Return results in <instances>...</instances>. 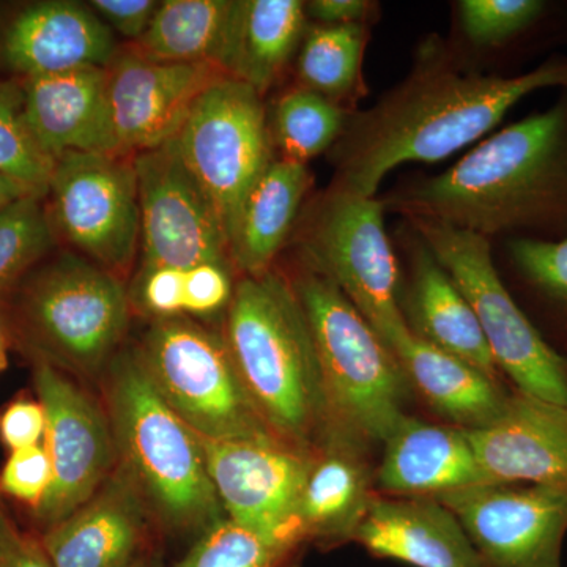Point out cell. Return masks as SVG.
Instances as JSON below:
<instances>
[{
    "label": "cell",
    "mask_w": 567,
    "mask_h": 567,
    "mask_svg": "<svg viewBox=\"0 0 567 567\" xmlns=\"http://www.w3.org/2000/svg\"><path fill=\"white\" fill-rule=\"evenodd\" d=\"M365 48L364 24L315 25L298 54L301 87L339 103L360 84Z\"/></svg>",
    "instance_id": "f546056e"
},
{
    "label": "cell",
    "mask_w": 567,
    "mask_h": 567,
    "mask_svg": "<svg viewBox=\"0 0 567 567\" xmlns=\"http://www.w3.org/2000/svg\"><path fill=\"white\" fill-rule=\"evenodd\" d=\"M215 63L147 61L128 51L107 66V95L122 156L174 141L199 96L219 78Z\"/></svg>",
    "instance_id": "2e32d148"
},
{
    "label": "cell",
    "mask_w": 567,
    "mask_h": 567,
    "mask_svg": "<svg viewBox=\"0 0 567 567\" xmlns=\"http://www.w3.org/2000/svg\"><path fill=\"white\" fill-rule=\"evenodd\" d=\"M312 177L303 163L275 158L246 196L229 240V260L245 276L270 271L292 233Z\"/></svg>",
    "instance_id": "4316f807"
},
{
    "label": "cell",
    "mask_w": 567,
    "mask_h": 567,
    "mask_svg": "<svg viewBox=\"0 0 567 567\" xmlns=\"http://www.w3.org/2000/svg\"><path fill=\"white\" fill-rule=\"evenodd\" d=\"M491 483L567 492V409L513 390L503 416L465 431Z\"/></svg>",
    "instance_id": "e0dca14e"
},
{
    "label": "cell",
    "mask_w": 567,
    "mask_h": 567,
    "mask_svg": "<svg viewBox=\"0 0 567 567\" xmlns=\"http://www.w3.org/2000/svg\"><path fill=\"white\" fill-rule=\"evenodd\" d=\"M543 0H462L458 14L465 35L480 47H499L544 20Z\"/></svg>",
    "instance_id": "e575fe53"
},
{
    "label": "cell",
    "mask_w": 567,
    "mask_h": 567,
    "mask_svg": "<svg viewBox=\"0 0 567 567\" xmlns=\"http://www.w3.org/2000/svg\"><path fill=\"white\" fill-rule=\"evenodd\" d=\"M234 290L229 264L205 262L185 268V315H215L229 306Z\"/></svg>",
    "instance_id": "8d00e7d4"
},
{
    "label": "cell",
    "mask_w": 567,
    "mask_h": 567,
    "mask_svg": "<svg viewBox=\"0 0 567 567\" xmlns=\"http://www.w3.org/2000/svg\"><path fill=\"white\" fill-rule=\"evenodd\" d=\"M47 432V415L40 401L11 402L0 415V439L3 445L13 451L40 445Z\"/></svg>",
    "instance_id": "f35d334b"
},
{
    "label": "cell",
    "mask_w": 567,
    "mask_h": 567,
    "mask_svg": "<svg viewBox=\"0 0 567 567\" xmlns=\"http://www.w3.org/2000/svg\"><path fill=\"white\" fill-rule=\"evenodd\" d=\"M137 353L164 401L200 439L275 435L249 398L224 336L186 317L158 319Z\"/></svg>",
    "instance_id": "ba28073f"
},
{
    "label": "cell",
    "mask_w": 567,
    "mask_h": 567,
    "mask_svg": "<svg viewBox=\"0 0 567 567\" xmlns=\"http://www.w3.org/2000/svg\"><path fill=\"white\" fill-rule=\"evenodd\" d=\"M315 336L327 427L385 442L401 417L409 382L398 358L330 279L306 271L292 284Z\"/></svg>",
    "instance_id": "5b68a950"
},
{
    "label": "cell",
    "mask_w": 567,
    "mask_h": 567,
    "mask_svg": "<svg viewBox=\"0 0 567 567\" xmlns=\"http://www.w3.org/2000/svg\"><path fill=\"white\" fill-rule=\"evenodd\" d=\"M54 166L25 122L21 85L0 82V174L48 196Z\"/></svg>",
    "instance_id": "4dcf8cb0"
},
{
    "label": "cell",
    "mask_w": 567,
    "mask_h": 567,
    "mask_svg": "<svg viewBox=\"0 0 567 567\" xmlns=\"http://www.w3.org/2000/svg\"><path fill=\"white\" fill-rule=\"evenodd\" d=\"M141 308L158 319L185 315V268H142L137 281Z\"/></svg>",
    "instance_id": "74e56055"
},
{
    "label": "cell",
    "mask_w": 567,
    "mask_h": 567,
    "mask_svg": "<svg viewBox=\"0 0 567 567\" xmlns=\"http://www.w3.org/2000/svg\"><path fill=\"white\" fill-rule=\"evenodd\" d=\"M174 142L229 244L246 196L275 159L262 95L245 82L219 78L194 104Z\"/></svg>",
    "instance_id": "9c48e42d"
},
{
    "label": "cell",
    "mask_w": 567,
    "mask_h": 567,
    "mask_svg": "<svg viewBox=\"0 0 567 567\" xmlns=\"http://www.w3.org/2000/svg\"><path fill=\"white\" fill-rule=\"evenodd\" d=\"M375 486L382 495L442 496L491 484L464 429L404 415L386 436Z\"/></svg>",
    "instance_id": "7402d4cb"
},
{
    "label": "cell",
    "mask_w": 567,
    "mask_h": 567,
    "mask_svg": "<svg viewBox=\"0 0 567 567\" xmlns=\"http://www.w3.org/2000/svg\"><path fill=\"white\" fill-rule=\"evenodd\" d=\"M410 221L472 305L496 368L514 390L567 409V357L548 344L499 278L488 238L427 219Z\"/></svg>",
    "instance_id": "8992f818"
},
{
    "label": "cell",
    "mask_w": 567,
    "mask_h": 567,
    "mask_svg": "<svg viewBox=\"0 0 567 567\" xmlns=\"http://www.w3.org/2000/svg\"><path fill=\"white\" fill-rule=\"evenodd\" d=\"M352 540L413 567H486L453 511L431 496L375 495Z\"/></svg>",
    "instance_id": "ffe728a7"
},
{
    "label": "cell",
    "mask_w": 567,
    "mask_h": 567,
    "mask_svg": "<svg viewBox=\"0 0 567 567\" xmlns=\"http://www.w3.org/2000/svg\"><path fill=\"white\" fill-rule=\"evenodd\" d=\"M47 415L44 446L52 480L37 517L48 528L87 503L117 468V450L106 410L74 385L58 365L40 360L33 371Z\"/></svg>",
    "instance_id": "7c38bea8"
},
{
    "label": "cell",
    "mask_w": 567,
    "mask_h": 567,
    "mask_svg": "<svg viewBox=\"0 0 567 567\" xmlns=\"http://www.w3.org/2000/svg\"><path fill=\"white\" fill-rule=\"evenodd\" d=\"M349 118L341 104L305 87L292 89L275 104L271 140L281 158L306 164L334 147Z\"/></svg>",
    "instance_id": "f1b7e54d"
},
{
    "label": "cell",
    "mask_w": 567,
    "mask_h": 567,
    "mask_svg": "<svg viewBox=\"0 0 567 567\" xmlns=\"http://www.w3.org/2000/svg\"><path fill=\"white\" fill-rule=\"evenodd\" d=\"M104 372L117 466L151 513L175 532L204 533L226 517L200 436L164 401L137 349L115 354Z\"/></svg>",
    "instance_id": "277c9868"
},
{
    "label": "cell",
    "mask_w": 567,
    "mask_h": 567,
    "mask_svg": "<svg viewBox=\"0 0 567 567\" xmlns=\"http://www.w3.org/2000/svg\"><path fill=\"white\" fill-rule=\"evenodd\" d=\"M41 197H22L0 210V293L9 290L54 241Z\"/></svg>",
    "instance_id": "836d02e7"
},
{
    "label": "cell",
    "mask_w": 567,
    "mask_h": 567,
    "mask_svg": "<svg viewBox=\"0 0 567 567\" xmlns=\"http://www.w3.org/2000/svg\"><path fill=\"white\" fill-rule=\"evenodd\" d=\"M567 91V58L517 76L461 71L425 58L375 106L349 118L333 147V188L375 197L395 167L439 163L486 136L525 96Z\"/></svg>",
    "instance_id": "6da1fadb"
},
{
    "label": "cell",
    "mask_w": 567,
    "mask_h": 567,
    "mask_svg": "<svg viewBox=\"0 0 567 567\" xmlns=\"http://www.w3.org/2000/svg\"><path fill=\"white\" fill-rule=\"evenodd\" d=\"M144 267L229 264V244L212 204L171 141L134 155Z\"/></svg>",
    "instance_id": "9a60e30c"
},
{
    "label": "cell",
    "mask_w": 567,
    "mask_h": 567,
    "mask_svg": "<svg viewBox=\"0 0 567 567\" xmlns=\"http://www.w3.org/2000/svg\"><path fill=\"white\" fill-rule=\"evenodd\" d=\"M52 215L63 237L117 275L132 267L141 240L140 189L133 159L65 153L50 183Z\"/></svg>",
    "instance_id": "8fae6325"
},
{
    "label": "cell",
    "mask_w": 567,
    "mask_h": 567,
    "mask_svg": "<svg viewBox=\"0 0 567 567\" xmlns=\"http://www.w3.org/2000/svg\"><path fill=\"white\" fill-rule=\"evenodd\" d=\"M7 357H6V342H3V336L0 333V369L6 365Z\"/></svg>",
    "instance_id": "f6af8a7d"
},
{
    "label": "cell",
    "mask_w": 567,
    "mask_h": 567,
    "mask_svg": "<svg viewBox=\"0 0 567 567\" xmlns=\"http://www.w3.org/2000/svg\"><path fill=\"white\" fill-rule=\"evenodd\" d=\"M371 2L364 0H312L305 3L306 17L319 25L364 24Z\"/></svg>",
    "instance_id": "b9f144b4"
},
{
    "label": "cell",
    "mask_w": 567,
    "mask_h": 567,
    "mask_svg": "<svg viewBox=\"0 0 567 567\" xmlns=\"http://www.w3.org/2000/svg\"><path fill=\"white\" fill-rule=\"evenodd\" d=\"M295 548L224 517L205 529L177 567H281Z\"/></svg>",
    "instance_id": "1f68e13d"
},
{
    "label": "cell",
    "mask_w": 567,
    "mask_h": 567,
    "mask_svg": "<svg viewBox=\"0 0 567 567\" xmlns=\"http://www.w3.org/2000/svg\"><path fill=\"white\" fill-rule=\"evenodd\" d=\"M50 454L44 443L13 451L0 473V491L39 507L51 486Z\"/></svg>",
    "instance_id": "d590c367"
},
{
    "label": "cell",
    "mask_w": 567,
    "mask_h": 567,
    "mask_svg": "<svg viewBox=\"0 0 567 567\" xmlns=\"http://www.w3.org/2000/svg\"><path fill=\"white\" fill-rule=\"evenodd\" d=\"M126 567H159L158 559L152 557V555L141 554L140 557L134 559L132 565Z\"/></svg>",
    "instance_id": "ee69618b"
},
{
    "label": "cell",
    "mask_w": 567,
    "mask_h": 567,
    "mask_svg": "<svg viewBox=\"0 0 567 567\" xmlns=\"http://www.w3.org/2000/svg\"><path fill=\"white\" fill-rule=\"evenodd\" d=\"M365 447L368 443L357 436L324 429L298 503V528L305 540L339 544L353 539L377 495Z\"/></svg>",
    "instance_id": "603a6c76"
},
{
    "label": "cell",
    "mask_w": 567,
    "mask_h": 567,
    "mask_svg": "<svg viewBox=\"0 0 567 567\" xmlns=\"http://www.w3.org/2000/svg\"><path fill=\"white\" fill-rule=\"evenodd\" d=\"M22 91L25 122L51 158L73 152L121 155L107 95V69L29 78Z\"/></svg>",
    "instance_id": "d6986e66"
},
{
    "label": "cell",
    "mask_w": 567,
    "mask_h": 567,
    "mask_svg": "<svg viewBox=\"0 0 567 567\" xmlns=\"http://www.w3.org/2000/svg\"><path fill=\"white\" fill-rule=\"evenodd\" d=\"M453 511L486 567H561L567 492L491 483L436 496Z\"/></svg>",
    "instance_id": "5bb4252c"
},
{
    "label": "cell",
    "mask_w": 567,
    "mask_h": 567,
    "mask_svg": "<svg viewBox=\"0 0 567 567\" xmlns=\"http://www.w3.org/2000/svg\"><path fill=\"white\" fill-rule=\"evenodd\" d=\"M234 7L235 0H164L132 52L147 61L215 63L219 69Z\"/></svg>",
    "instance_id": "83f0119b"
},
{
    "label": "cell",
    "mask_w": 567,
    "mask_h": 567,
    "mask_svg": "<svg viewBox=\"0 0 567 567\" xmlns=\"http://www.w3.org/2000/svg\"><path fill=\"white\" fill-rule=\"evenodd\" d=\"M511 264L539 303L558 320L567 339V234L559 238L514 237L507 244Z\"/></svg>",
    "instance_id": "d6a6232c"
},
{
    "label": "cell",
    "mask_w": 567,
    "mask_h": 567,
    "mask_svg": "<svg viewBox=\"0 0 567 567\" xmlns=\"http://www.w3.org/2000/svg\"><path fill=\"white\" fill-rule=\"evenodd\" d=\"M405 308L406 323L417 339L502 380L472 305L420 237L413 245Z\"/></svg>",
    "instance_id": "cb8c5ba5"
},
{
    "label": "cell",
    "mask_w": 567,
    "mask_h": 567,
    "mask_svg": "<svg viewBox=\"0 0 567 567\" xmlns=\"http://www.w3.org/2000/svg\"><path fill=\"white\" fill-rule=\"evenodd\" d=\"M22 311L52 364L92 375L106 371L118 353L128 330L130 298L117 275L63 257L33 279Z\"/></svg>",
    "instance_id": "30bf717a"
},
{
    "label": "cell",
    "mask_w": 567,
    "mask_h": 567,
    "mask_svg": "<svg viewBox=\"0 0 567 567\" xmlns=\"http://www.w3.org/2000/svg\"><path fill=\"white\" fill-rule=\"evenodd\" d=\"M208 475L224 516L298 547L305 537L297 511L315 450L276 435L200 439Z\"/></svg>",
    "instance_id": "4fadbf2b"
},
{
    "label": "cell",
    "mask_w": 567,
    "mask_h": 567,
    "mask_svg": "<svg viewBox=\"0 0 567 567\" xmlns=\"http://www.w3.org/2000/svg\"><path fill=\"white\" fill-rule=\"evenodd\" d=\"M28 196H41V194L33 192V189L14 181V178L0 174V210L6 208L7 205L17 203V200Z\"/></svg>",
    "instance_id": "7bdbcfd3"
},
{
    "label": "cell",
    "mask_w": 567,
    "mask_h": 567,
    "mask_svg": "<svg viewBox=\"0 0 567 567\" xmlns=\"http://www.w3.org/2000/svg\"><path fill=\"white\" fill-rule=\"evenodd\" d=\"M227 347L265 424L284 442L315 450L327 427L315 336L292 284L245 276L227 306Z\"/></svg>",
    "instance_id": "3957f363"
},
{
    "label": "cell",
    "mask_w": 567,
    "mask_h": 567,
    "mask_svg": "<svg viewBox=\"0 0 567 567\" xmlns=\"http://www.w3.org/2000/svg\"><path fill=\"white\" fill-rule=\"evenodd\" d=\"M306 20L300 0H235L219 69L264 95L300 47Z\"/></svg>",
    "instance_id": "484cf974"
},
{
    "label": "cell",
    "mask_w": 567,
    "mask_h": 567,
    "mask_svg": "<svg viewBox=\"0 0 567 567\" xmlns=\"http://www.w3.org/2000/svg\"><path fill=\"white\" fill-rule=\"evenodd\" d=\"M159 2L155 0H93L91 9L111 29L136 43L151 28Z\"/></svg>",
    "instance_id": "ab89813d"
},
{
    "label": "cell",
    "mask_w": 567,
    "mask_h": 567,
    "mask_svg": "<svg viewBox=\"0 0 567 567\" xmlns=\"http://www.w3.org/2000/svg\"><path fill=\"white\" fill-rule=\"evenodd\" d=\"M385 200L331 186L306 224L312 271L346 295L391 350L412 336L399 301V268L385 229Z\"/></svg>",
    "instance_id": "52a82bcc"
},
{
    "label": "cell",
    "mask_w": 567,
    "mask_h": 567,
    "mask_svg": "<svg viewBox=\"0 0 567 567\" xmlns=\"http://www.w3.org/2000/svg\"><path fill=\"white\" fill-rule=\"evenodd\" d=\"M0 567H54L41 543L22 535L0 513Z\"/></svg>",
    "instance_id": "60d3db41"
},
{
    "label": "cell",
    "mask_w": 567,
    "mask_h": 567,
    "mask_svg": "<svg viewBox=\"0 0 567 567\" xmlns=\"http://www.w3.org/2000/svg\"><path fill=\"white\" fill-rule=\"evenodd\" d=\"M147 503L122 468L40 540L54 567H126L142 554Z\"/></svg>",
    "instance_id": "ac0fdd59"
},
{
    "label": "cell",
    "mask_w": 567,
    "mask_h": 567,
    "mask_svg": "<svg viewBox=\"0 0 567 567\" xmlns=\"http://www.w3.org/2000/svg\"><path fill=\"white\" fill-rule=\"evenodd\" d=\"M394 354L409 385L456 427L477 431L505 413L513 391L461 358L429 346L415 334L402 342Z\"/></svg>",
    "instance_id": "d4e9b609"
},
{
    "label": "cell",
    "mask_w": 567,
    "mask_h": 567,
    "mask_svg": "<svg viewBox=\"0 0 567 567\" xmlns=\"http://www.w3.org/2000/svg\"><path fill=\"white\" fill-rule=\"evenodd\" d=\"M115 55L114 32L95 11L65 0L29 7L10 25L3 41V59L25 80L107 69Z\"/></svg>",
    "instance_id": "44dd1931"
},
{
    "label": "cell",
    "mask_w": 567,
    "mask_h": 567,
    "mask_svg": "<svg viewBox=\"0 0 567 567\" xmlns=\"http://www.w3.org/2000/svg\"><path fill=\"white\" fill-rule=\"evenodd\" d=\"M554 106L481 142L446 173L385 200L409 219L492 237L516 230L567 234V91Z\"/></svg>",
    "instance_id": "7a4b0ae2"
}]
</instances>
